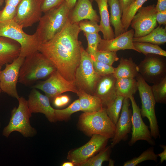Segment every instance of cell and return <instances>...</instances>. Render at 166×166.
I'll list each match as a JSON object with an SVG mask.
<instances>
[{"label":"cell","instance_id":"obj_1","mask_svg":"<svg viewBox=\"0 0 166 166\" xmlns=\"http://www.w3.org/2000/svg\"><path fill=\"white\" fill-rule=\"evenodd\" d=\"M80 31L78 23L69 18L61 30L51 40L40 44L38 50L64 78L74 82L83 48L78 40Z\"/></svg>","mask_w":166,"mask_h":166},{"label":"cell","instance_id":"obj_2","mask_svg":"<svg viewBox=\"0 0 166 166\" xmlns=\"http://www.w3.org/2000/svg\"><path fill=\"white\" fill-rule=\"evenodd\" d=\"M71 10L65 0L44 13L34 34L40 44L51 40L61 30L69 19Z\"/></svg>","mask_w":166,"mask_h":166},{"label":"cell","instance_id":"obj_3","mask_svg":"<svg viewBox=\"0 0 166 166\" xmlns=\"http://www.w3.org/2000/svg\"><path fill=\"white\" fill-rule=\"evenodd\" d=\"M56 70L52 63L37 51L25 58L20 69L18 82L29 86L50 76Z\"/></svg>","mask_w":166,"mask_h":166},{"label":"cell","instance_id":"obj_4","mask_svg":"<svg viewBox=\"0 0 166 166\" xmlns=\"http://www.w3.org/2000/svg\"><path fill=\"white\" fill-rule=\"evenodd\" d=\"M14 19L0 21V37L16 41L20 45L19 56L25 58L38 51L40 44L34 34H28Z\"/></svg>","mask_w":166,"mask_h":166},{"label":"cell","instance_id":"obj_5","mask_svg":"<svg viewBox=\"0 0 166 166\" xmlns=\"http://www.w3.org/2000/svg\"><path fill=\"white\" fill-rule=\"evenodd\" d=\"M79 124L81 129L89 135H101L112 138L116 125L108 116L105 109L92 113H84L80 117Z\"/></svg>","mask_w":166,"mask_h":166},{"label":"cell","instance_id":"obj_6","mask_svg":"<svg viewBox=\"0 0 166 166\" xmlns=\"http://www.w3.org/2000/svg\"><path fill=\"white\" fill-rule=\"evenodd\" d=\"M17 100L18 106L12 110L10 122L4 128L3 135L8 137L12 132L17 131L25 137L33 136L36 130L30 124V119L32 113L29 109L27 101L22 97Z\"/></svg>","mask_w":166,"mask_h":166},{"label":"cell","instance_id":"obj_7","mask_svg":"<svg viewBox=\"0 0 166 166\" xmlns=\"http://www.w3.org/2000/svg\"><path fill=\"white\" fill-rule=\"evenodd\" d=\"M137 89L141 102L140 113L142 117H146L149 123L151 136L156 139L160 137L155 107L156 102L152 94L151 87L139 73L136 77Z\"/></svg>","mask_w":166,"mask_h":166},{"label":"cell","instance_id":"obj_8","mask_svg":"<svg viewBox=\"0 0 166 166\" xmlns=\"http://www.w3.org/2000/svg\"><path fill=\"white\" fill-rule=\"evenodd\" d=\"M100 77L94 70L90 55L83 47L80 63L75 75L76 87L78 90L93 95Z\"/></svg>","mask_w":166,"mask_h":166},{"label":"cell","instance_id":"obj_9","mask_svg":"<svg viewBox=\"0 0 166 166\" xmlns=\"http://www.w3.org/2000/svg\"><path fill=\"white\" fill-rule=\"evenodd\" d=\"M33 88L43 92L49 99L67 92L75 93L78 91L74 82L67 80L57 70L53 72L46 80L39 81Z\"/></svg>","mask_w":166,"mask_h":166},{"label":"cell","instance_id":"obj_10","mask_svg":"<svg viewBox=\"0 0 166 166\" xmlns=\"http://www.w3.org/2000/svg\"><path fill=\"white\" fill-rule=\"evenodd\" d=\"M157 12L154 5L141 7L132 19L130 25L134 30V38L144 36L149 33L156 26Z\"/></svg>","mask_w":166,"mask_h":166},{"label":"cell","instance_id":"obj_11","mask_svg":"<svg viewBox=\"0 0 166 166\" xmlns=\"http://www.w3.org/2000/svg\"><path fill=\"white\" fill-rule=\"evenodd\" d=\"M109 138L104 136L94 134L90 140L82 146L69 151L67 159L79 166L106 147Z\"/></svg>","mask_w":166,"mask_h":166},{"label":"cell","instance_id":"obj_12","mask_svg":"<svg viewBox=\"0 0 166 166\" xmlns=\"http://www.w3.org/2000/svg\"><path fill=\"white\" fill-rule=\"evenodd\" d=\"M42 0H22L13 19L23 28L32 26L42 17Z\"/></svg>","mask_w":166,"mask_h":166},{"label":"cell","instance_id":"obj_13","mask_svg":"<svg viewBox=\"0 0 166 166\" xmlns=\"http://www.w3.org/2000/svg\"><path fill=\"white\" fill-rule=\"evenodd\" d=\"M25 58L19 56L12 62L5 65L0 75V87L2 91L18 99L17 89L20 69Z\"/></svg>","mask_w":166,"mask_h":166},{"label":"cell","instance_id":"obj_14","mask_svg":"<svg viewBox=\"0 0 166 166\" xmlns=\"http://www.w3.org/2000/svg\"><path fill=\"white\" fill-rule=\"evenodd\" d=\"M138 67L139 73L146 81L154 84L166 76V63L157 56L147 55Z\"/></svg>","mask_w":166,"mask_h":166},{"label":"cell","instance_id":"obj_15","mask_svg":"<svg viewBox=\"0 0 166 166\" xmlns=\"http://www.w3.org/2000/svg\"><path fill=\"white\" fill-rule=\"evenodd\" d=\"M132 112L131 120L132 132L131 138L128 142L130 146L133 145L139 140H144L153 145L155 143L152 138L148 127L144 122L140 113V109L137 105L133 96L129 98Z\"/></svg>","mask_w":166,"mask_h":166},{"label":"cell","instance_id":"obj_16","mask_svg":"<svg viewBox=\"0 0 166 166\" xmlns=\"http://www.w3.org/2000/svg\"><path fill=\"white\" fill-rule=\"evenodd\" d=\"M116 78L113 74L100 76L97 84L94 95L100 100L103 108L106 109L117 96L116 89Z\"/></svg>","mask_w":166,"mask_h":166},{"label":"cell","instance_id":"obj_17","mask_svg":"<svg viewBox=\"0 0 166 166\" xmlns=\"http://www.w3.org/2000/svg\"><path fill=\"white\" fill-rule=\"evenodd\" d=\"M129 98H124L121 116L115 124V133L112 139L110 146L113 148L122 140H126L128 134L131 131L132 127V110L129 109L130 105Z\"/></svg>","mask_w":166,"mask_h":166},{"label":"cell","instance_id":"obj_18","mask_svg":"<svg viewBox=\"0 0 166 166\" xmlns=\"http://www.w3.org/2000/svg\"><path fill=\"white\" fill-rule=\"evenodd\" d=\"M27 101L29 109L31 113H43L50 122L56 121L55 109L51 106L49 99L46 95L42 94L37 89L33 88Z\"/></svg>","mask_w":166,"mask_h":166},{"label":"cell","instance_id":"obj_19","mask_svg":"<svg viewBox=\"0 0 166 166\" xmlns=\"http://www.w3.org/2000/svg\"><path fill=\"white\" fill-rule=\"evenodd\" d=\"M134 33V30L132 29L112 39H101L98 45L97 50L117 51L129 49L137 51L133 45Z\"/></svg>","mask_w":166,"mask_h":166},{"label":"cell","instance_id":"obj_20","mask_svg":"<svg viewBox=\"0 0 166 166\" xmlns=\"http://www.w3.org/2000/svg\"><path fill=\"white\" fill-rule=\"evenodd\" d=\"M69 18L71 22L77 23L85 19L98 22L100 20L90 0H78L73 10L70 12Z\"/></svg>","mask_w":166,"mask_h":166},{"label":"cell","instance_id":"obj_21","mask_svg":"<svg viewBox=\"0 0 166 166\" xmlns=\"http://www.w3.org/2000/svg\"><path fill=\"white\" fill-rule=\"evenodd\" d=\"M21 47L17 42L0 37V65L12 62L20 55Z\"/></svg>","mask_w":166,"mask_h":166},{"label":"cell","instance_id":"obj_22","mask_svg":"<svg viewBox=\"0 0 166 166\" xmlns=\"http://www.w3.org/2000/svg\"><path fill=\"white\" fill-rule=\"evenodd\" d=\"M94 0L97 3L98 8L100 17L99 26L104 39H112L114 38V34L110 22L108 0Z\"/></svg>","mask_w":166,"mask_h":166},{"label":"cell","instance_id":"obj_23","mask_svg":"<svg viewBox=\"0 0 166 166\" xmlns=\"http://www.w3.org/2000/svg\"><path fill=\"white\" fill-rule=\"evenodd\" d=\"M138 65L130 57H121L118 66L115 68L114 76L116 79L123 78H135L139 74Z\"/></svg>","mask_w":166,"mask_h":166},{"label":"cell","instance_id":"obj_24","mask_svg":"<svg viewBox=\"0 0 166 166\" xmlns=\"http://www.w3.org/2000/svg\"><path fill=\"white\" fill-rule=\"evenodd\" d=\"M76 94L79 97L81 111L84 113H92L103 108L101 102L97 97L81 89L78 90Z\"/></svg>","mask_w":166,"mask_h":166},{"label":"cell","instance_id":"obj_25","mask_svg":"<svg viewBox=\"0 0 166 166\" xmlns=\"http://www.w3.org/2000/svg\"><path fill=\"white\" fill-rule=\"evenodd\" d=\"M108 3L110 8V22L114 28L115 37L125 32L121 22L122 13L118 0H108Z\"/></svg>","mask_w":166,"mask_h":166},{"label":"cell","instance_id":"obj_26","mask_svg":"<svg viewBox=\"0 0 166 166\" xmlns=\"http://www.w3.org/2000/svg\"><path fill=\"white\" fill-rule=\"evenodd\" d=\"M115 87L117 96L124 98H129L138 90L137 81L134 78L116 79Z\"/></svg>","mask_w":166,"mask_h":166},{"label":"cell","instance_id":"obj_27","mask_svg":"<svg viewBox=\"0 0 166 166\" xmlns=\"http://www.w3.org/2000/svg\"><path fill=\"white\" fill-rule=\"evenodd\" d=\"M133 42H145L157 45L166 42V29L159 26L147 35L140 37L133 38Z\"/></svg>","mask_w":166,"mask_h":166},{"label":"cell","instance_id":"obj_28","mask_svg":"<svg viewBox=\"0 0 166 166\" xmlns=\"http://www.w3.org/2000/svg\"><path fill=\"white\" fill-rule=\"evenodd\" d=\"M133 45L137 52L142 53L146 56L153 54L166 56V51L158 45L148 42H133Z\"/></svg>","mask_w":166,"mask_h":166},{"label":"cell","instance_id":"obj_29","mask_svg":"<svg viewBox=\"0 0 166 166\" xmlns=\"http://www.w3.org/2000/svg\"><path fill=\"white\" fill-rule=\"evenodd\" d=\"M148 0H136L124 12L122 13L121 22L125 31L128 30L131 22L138 10Z\"/></svg>","mask_w":166,"mask_h":166},{"label":"cell","instance_id":"obj_30","mask_svg":"<svg viewBox=\"0 0 166 166\" xmlns=\"http://www.w3.org/2000/svg\"><path fill=\"white\" fill-rule=\"evenodd\" d=\"M110 145L106 147L96 155L90 157L79 166H101L105 161H108L110 159L111 153Z\"/></svg>","mask_w":166,"mask_h":166},{"label":"cell","instance_id":"obj_31","mask_svg":"<svg viewBox=\"0 0 166 166\" xmlns=\"http://www.w3.org/2000/svg\"><path fill=\"white\" fill-rule=\"evenodd\" d=\"M151 90L156 103H166V76L158 82L150 86Z\"/></svg>","mask_w":166,"mask_h":166},{"label":"cell","instance_id":"obj_32","mask_svg":"<svg viewBox=\"0 0 166 166\" xmlns=\"http://www.w3.org/2000/svg\"><path fill=\"white\" fill-rule=\"evenodd\" d=\"M158 156L154 152L153 147H150L144 151L138 157L125 162L124 166H136L144 161L151 160L156 162Z\"/></svg>","mask_w":166,"mask_h":166},{"label":"cell","instance_id":"obj_33","mask_svg":"<svg viewBox=\"0 0 166 166\" xmlns=\"http://www.w3.org/2000/svg\"><path fill=\"white\" fill-rule=\"evenodd\" d=\"M80 111H81V107L78 99L75 100L65 109H55L56 121L65 120L69 118L73 113Z\"/></svg>","mask_w":166,"mask_h":166},{"label":"cell","instance_id":"obj_34","mask_svg":"<svg viewBox=\"0 0 166 166\" xmlns=\"http://www.w3.org/2000/svg\"><path fill=\"white\" fill-rule=\"evenodd\" d=\"M124 99L122 96H117L113 103L106 109L108 116L115 124L119 119Z\"/></svg>","mask_w":166,"mask_h":166},{"label":"cell","instance_id":"obj_35","mask_svg":"<svg viewBox=\"0 0 166 166\" xmlns=\"http://www.w3.org/2000/svg\"><path fill=\"white\" fill-rule=\"evenodd\" d=\"M90 57L97 61L110 65H112L114 62L119 59L117 54V51L97 50L93 56Z\"/></svg>","mask_w":166,"mask_h":166},{"label":"cell","instance_id":"obj_36","mask_svg":"<svg viewBox=\"0 0 166 166\" xmlns=\"http://www.w3.org/2000/svg\"><path fill=\"white\" fill-rule=\"evenodd\" d=\"M84 34L88 43L87 48L85 50L90 56H93L97 50L98 45L102 39L101 36L98 33Z\"/></svg>","mask_w":166,"mask_h":166},{"label":"cell","instance_id":"obj_37","mask_svg":"<svg viewBox=\"0 0 166 166\" xmlns=\"http://www.w3.org/2000/svg\"><path fill=\"white\" fill-rule=\"evenodd\" d=\"M91 59L94 70L99 76H103L114 73L115 68L112 65Z\"/></svg>","mask_w":166,"mask_h":166},{"label":"cell","instance_id":"obj_38","mask_svg":"<svg viewBox=\"0 0 166 166\" xmlns=\"http://www.w3.org/2000/svg\"><path fill=\"white\" fill-rule=\"evenodd\" d=\"M78 25L81 31H83L84 33L93 34L98 33L100 31L99 25L96 21L88 20H82L78 23Z\"/></svg>","mask_w":166,"mask_h":166},{"label":"cell","instance_id":"obj_39","mask_svg":"<svg viewBox=\"0 0 166 166\" xmlns=\"http://www.w3.org/2000/svg\"><path fill=\"white\" fill-rule=\"evenodd\" d=\"M65 0H42L41 9L42 12L54 8L60 5Z\"/></svg>","mask_w":166,"mask_h":166},{"label":"cell","instance_id":"obj_40","mask_svg":"<svg viewBox=\"0 0 166 166\" xmlns=\"http://www.w3.org/2000/svg\"><path fill=\"white\" fill-rule=\"evenodd\" d=\"M156 19L157 22L160 25H165L166 24V11H157Z\"/></svg>","mask_w":166,"mask_h":166},{"label":"cell","instance_id":"obj_41","mask_svg":"<svg viewBox=\"0 0 166 166\" xmlns=\"http://www.w3.org/2000/svg\"><path fill=\"white\" fill-rule=\"evenodd\" d=\"M122 13L125 11L136 0H118Z\"/></svg>","mask_w":166,"mask_h":166},{"label":"cell","instance_id":"obj_42","mask_svg":"<svg viewBox=\"0 0 166 166\" xmlns=\"http://www.w3.org/2000/svg\"><path fill=\"white\" fill-rule=\"evenodd\" d=\"M155 6L157 11H166V0H157Z\"/></svg>","mask_w":166,"mask_h":166},{"label":"cell","instance_id":"obj_43","mask_svg":"<svg viewBox=\"0 0 166 166\" xmlns=\"http://www.w3.org/2000/svg\"><path fill=\"white\" fill-rule=\"evenodd\" d=\"M160 146L164 149L162 152L157 154L158 156L160 157V163L161 164L166 160V146L164 145H160Z\"/></svg>","mask_w":166,"mask_h":166},{"label":"cell","instance_id":"obj_44","mask_svg":"<svg viewBox=\"0 0 166 166\" xmlns=\"http://www.w3.org/2000/svg\"><path fill=\"white\" fill-rule=\"evenodd\" d=\"M53 103L54 105L57 107H60L63 106L60 98V95L55 97L53 98Z\"/></svg>","mask_w":166,"mask_h":166},{"label":"cell","instance_id":"obj_45","mask_svg":"<svg viewBox=\"0 0 166 166\" xmlns=\"http://www.w3.org/2000/svg\"><path fill=\"white\" fill-rule=\"evenodd\" d=\"M78 0H65L67 6L71 10L75 6L77 1Z\"/></svg>","mask_w":166,"mask_h":166},{"label":"cell","instance_id":"obj_46","mask_svg":"<svg viewBox=\"0 0 166 166\" xmlns=\"http://www.w3.org/2000/svg\"><path fill=\"white\" fill-rule=\"evenodd\" d=\"M60 98L63 106L66 105L69 101V97L66 95L60 96Z\"/></svg>","mask_w":166,"mask_h":166},{"label":"cell","instance_id":"obj_47","mask_svg":"<svg viewBox=\"0 0 166 166\" xmlns=\"http://www.w3.org/2000/svg\"><path fill=\"white\" fill-rule=\"evenodd\" d=\"M74 165H75L74 163L70 161V162H65L61 165L62 166H74Z\"/></svg>","mask_w":166,"mask_h":166},{"label":"cell","instance_id":"obj_48","mask_svg":"<svg viewBox=\"0 0 166 166\" xmlns=\"http://www.w3.org/2000/svg\"><path fill=\"white\" fill-rule=\"evenodd\" d=\"M109 166H114V162L112 159H109Z\"/></svg>","mask_w":166,"mask_h":166},{"label":"cell","instance_id":"obj_49","mask_svg":"<svg viewBox=\"0 0 166 166\" xmlns=\"http://www.w3.org/2000/svg\"><path fill=\"white\" fill-rule=\"evenodd\" d=\"M5 0H0V6H2Z\"/></svg>","mask_w":166,"mask_h":166},{"label":"cell","instance_id":"obj_50","mask_svg":"<svg viewBox=\"0 0 166 166\" xmlns=\"http://www.w3.org/2000/svg\"><path fill=\"white\" fill-rule=\"evenodd\" d=\"M2 67V66L0 65V75L1 72L2 71H1Z\"/></svg>","mask_w":166,"mask_h":166},{"label":"cell","instance_id":"obj_51","mask_svg":"<svg viewBox=\"0 0 166 166\" xmlns=\"http://www.w3.org/2000/svg\"><path fill=\"white\" fill-rule=\"evenodd\" d=\"M2 91L1 89V88H0V93H1V92Z\"/></svg>","mask_w":166,"mask_h":166},{"label":"cell","instance_id":"obj_52","mask_svg":"<svg viewBox=\"0 0 166 166\" xmlns=\"http://www.w3.org/2000/svg\"><path fill=\"white\" fill-rule=\"evenodd\" d=\"M94 0H90V1H91V2H92V1Z\"/></svg>","mask_w":166,"mask_h":166},{"label":"cell","instance_id":"obj_53","mask_svg":"<svg viewBox=\"0 0 166 166\" xmlns=\"http://www.w3.org/2000/svg\"><path fill=\"white\" fill-rule=\"evenodd\" d=\"M1 11L0 10V14H1Z\"/></svg>","mask_w":166,"mask_h":166}]
</instances>
